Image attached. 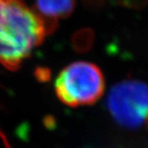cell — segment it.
Returning <instances> with one entry per match:
<instances>
[{"instance_id":"1","label":"cell","mask_w":148,"mask_h":148,"mask_svg":"<svg viewBox=\"0 0 148 148\" xmlns=\"http://www.w3.org/2000/svg\"><path fill=\"white\" fill-rule=\"evenodd\" d=\"M48 35L46 24L23 0H0V63L17 69Z\"/></svg>"},{"instance_id":"2","label":"cell","mask_w":148,"mask_h":148,"mask_svg":"<svg viewBox=\"0 0 148 148\" xmlns=\"http://www.w3.org/2000/svg\"><path fill=\"white\" fill-rule=\"evenodd\" d=\"M104 88L102 71L89 62L71 63L60 71L55 81L58 99L70 107L94 104L102 97Z\"/></svg>"},{"instance_id":"3","label":"cell","mask_w":148,"mask_h":148,"mask_svg":"<svg viewBox=\"0 0 148 148\" xmlns=\"http://www.w3.org/2000/svg\"><path fill=\"white\" fill-rule=\"evenodd\" d=\"M107 109L114 121L125 129H137L148 116V84L137 79H125L111 88Z\"/></svg>"},{"instance_id":"4","label":"cell","mask_w":148,"mask_h":148,"mask_svg":"<svg viewBox=\"0 0 148 148\" xmlns=\"http://www.w3.org/2000/svg\"><path fill=\"white\" fill-rule=\"evenodd\" d=\"M76 0H36V13L46 24L47 33L56 29L58 19L70 16L74 11Z\"/></svg>"},{"instance_id":"5","label":"cell","mask_w":148,"mask_h":148,"mask_svg":"<svg viewBox=\"0 0 148 148\" xmlns=\"http://www.w3.org/2000/svg\"><path fill=\"white\" fill-rule=\"evenodd\" d=\"M93 40L92 31L88 29L80 30L73 38V45L77 50H87L91 47Z\"/></svg>"},{"instance_id":"6","label":"cell","mask_w":148,"mask_h":148,"mask_svg":"<svg viewBox=\"0 0 148 148\" xmlns=\"http://www.w3.org/2000/svg\"><path fill=\"white\" fill-rule=\"evenodd\" d=\"M85 1L90 5H98V4H100V2L103 1V0H85Z\"/></svg>"},{"instance_id":"7","label":"cell","mask_w":148,"mask_h":148,"mask_svg":"<svg viewBox=\"0 0 148 148\" xmlns=\"http://www.w3.org/2000/svg\"><path fill=\"white\" fill-rule=\"evenodd\" d=\"M145 123H146V126H147V128H148V116L146 117V120H145Z\"/></svg>"}]
</instances>
